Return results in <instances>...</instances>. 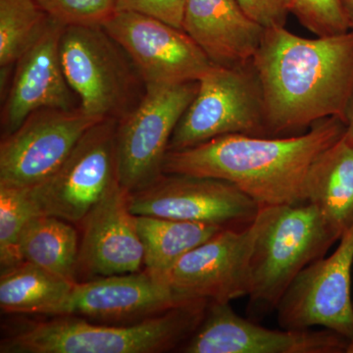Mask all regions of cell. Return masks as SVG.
I'll use <instances>...</instances> for the list:
<instances>
[{
  "mask_svg": "<svg viewBox=\"0 0 353 353\" xmlns=\"http://www.w3.org/2000/svg\"><path fill=\"white\" fill-rule=\"evenodd\" d=\"M134 215L243 229L256 219L260 208L236 185L219 180L167 174L130 194Z\"/></svg>",
  "mask_w": 353,
  "mask_h": 353,
  "instance_id": "8fae6325",
  "label": "cell"
},
{
  "mask_svg": "<svg viewBox=\"0 0 353 353\" xmlns=\"http://www.w3.org/2000/svg\"><path fill=\"white\" fill-rule=\"evenodd\" d=\"M347 353H353V338L348 341Z\"/></svg>",
  "mask_w": 353,
  "mask_h": 353,
  "instance_id": "4dcf8cb0",
  "label": "cell"
},
{
  "mask_svg": "<svg viewBox=\"0 0 353 353\" xmlns=\"http://www.w3.org/2000/svg\"><path fill=\"white\" fill-rule=\"evenodd\" d=\"M134 222L143 243V267L154 273L168 270L185 253L226 229L154 216L134 215Z\"/></svg>",
  "mask_w": 353,
  "mask_h": 353,
  "instance_id": "7402d4cb",
  "label": "cell"
},
{
  "mask_svg": "<svg viewBox=\"0 0 353 353\" xmlns=\"http://www.w3.org/2000/svg\"><path fill=\"white\" fill-rule=\"evenodd\" d=\"M51 20L67 26H102L116 12V0H37Z\"/></svg>",
  "mask_w": 353,
  "mask_h": 353,
  "instance_id": "484cf974",
  "label": "cell"
},
{
  "mask_svg": "<svg viewBox=\"0 0 353 353\" xmlns=\"http://www.w3.org/2000/svg\"><path fill=\"white\" fill-rule=\"evenodd\" d=\"M102 26L127 53L145 85L199 81L212 65L187 32L163 21L116 11Z\"/></svg>",
  "mask_w": 353,
  "mask_h": 353,
  "instance_id": "4fadbf2b",
  "label": "cell"
},
{
  "mask_svg": "<svg viewBox=\"0 0 353 353\" xmlns=\"http://www.w3.org/2000/svg\"><path fill=\"white\" fill-rule=\"evenodd\" d=\"M263 222L250 261L248 308L276 310L294 279L340 241L310 202L261 208Z\"/></svg>",
  "mask_w": 353,
  "mask_h": 353,
  "instance_id": "277c9868",
  "label": "cell"
},
{
  "mask_svg": "<svg viewBox=\"0 0 353 353\" xmlns=\"http://www.w3.org/2000/svg\"><path fill=\"white\" fill-rule=\"evenodd\" d=\"M348 339L328 329L272 330L245 319L230 303H209L183 353H347Z\"/></svg>",
  "mask_w": 353,
  "mask_h": 353,
  "instance_id": "5bb4252c",
  "label": "cell"
},
{
  "mask_svg": "<svg viewBox=\"0 0 353 353\" xmlns=\"http://www.w3.org/2000/svg\"><path fill=\"white\" fill-rule=\"evenodd\" d=\"M63 29L64 26L50 18L41 36L16 62L12 82L1 110L2 137L17 130L26 118L39 109L72 110L80 108L60 59Z\"/></svg>",
  "mask_w": 353,
  "mask_h": 353,
  "instance_id": "9a60e30c",
  "label": "cell"
},
{
  "mask_svg": "<svg viewBox=\"0 0 353 353\" xmlns=\"http://www.w3.org/2000/svg\"><path fill=\"white\" fill-rule=\"evenodd\" d=\"M353 223L336 250L299 273L279 303L281 328L322 327L353 338Z\"/></svg>",
  "mask_w": 353,
  "mask_h": 353,
  "instance_id": "30bf717a",
  "label": "cell"
},
{
  "mask_svg": "<svg viewBox=\"0 0 353 353\" xmlns=\"http://www.w3.org/2000/svg\"><path fill=\"white\" fill-rule=\"evenodd\" d=\"M199 90V81L148 83L143 99L118 121L120 185L131 194L162 174L172 134Z\"/></svg>",
  "mask_w": 353,
  "mask_h": 353,
  "instance_id": "52a82bcc",
  "label": "cell"
},
{
  "mask_svg": "<svg viewBox=\"0 0 353 353\" xmlns=\"http://www.w3.org/2000/svg\"><path fill=\"white\" fill-rule=\"evenodd\" d=\"M345 132V123L331 117L299 136L225 134L192 148L169 150L162 173L227 181L260 208L301 203L311 165Z\"/></svg>",
  "mask_w": 353,
  "mask_h": 353,
  "instance_id": "7a4b0ae2",
  "label": "cell"
},
{
  "mask_svg": "<svg viewBox=\"0 0 353 353\" xmlns=\"http://www.w3.org/2000/svg\"><path fill=\"white\" fill-rule=\"evenodd\" d=\"M50 17L37 0H0V68L7 72L41 36Z\"/></svg>",
  "mask_w": 353,
  "mask_h": 353,
  "instance_id": "603a6c76",
  "label": "cell"
},
{
  "mask_svg": "<svg viewBox=\"0 0 353 353\" xmlns=\"http://www.w3.org/2000/svg\"><path fill=\"white\" fill-rule=\"evenodd\" d=\"M248 17L268 28L285 27L290 14L289 0H236Z\"/></svg>",
  "mask_w": 353,
  "mask_h": 353,
  "instance_id": "83f0119b",
  "label": "cell"
},
{
  "mask_svg": "<svg viewBox=\"0 0 353 353\" xmlns=\"http://www.w3.org/2000/svg\"><path fill=\"white\" fill-rule=\"evenodd\" d=\"M290 13L317 37L350 32L341 0H289Z\"/></svg>",
  "mask_w": 353,
  "mask_h": 353,
  "instance_id": "d4e9b609",
  "label": "cell"
},
{
  "mask_svg": "<svg viewBox=\"0 0 353 353\" xmlns=\"http://www.w3.org/2000/svg\"><path fill=\"white\" fill-rule=\"evenodd\" d=\"M187 0H116V11L150 16L183 30Z\"/></svg>",
  "mask_w": 353,
  "mask_h": 353,
  "instance_id": "4316f807",
  "label": "cell"
},
{
  "mask_svg": "<svg viewBox=\"0 0 353 353\" xmlns=\"http://www.w3.org/2000/svg\"><path fill=\"white\" fill-rule=\"evenodd\" d=\"M80 239L72 223L55 216L38 214L28 223L20 241L23 261L77 283Z\"/></svg>",
  "mask_w": 353,
  "mask_h": 353,
  "instance_id": "44dd1931",
  "label": "cell"
},
{
  "mask_svg": "<svg viewBox=\"0 0 353 353\" xmlns=\"http://www.w3.org/2000/svg\"><path fill=\"white\" fill-rule=\"evenodd\" d=\"M41 214L31 189L0 183V266L1 271L23 261L20 241L28 223Z\"/></svg>",
  "mask_w": 353,
  "mask_h": 353,
  "instance_id": "cb8c5ba5",
  "label": "cell"
},
{
  "mask_svg": "<svg viewBox=\"0 0 353 353\" xmlns=\"http://www.w3.org/2000/svg\"><path fill=\"white\" fill-rule=\"evenodd\" d=\"M345 134L353 143V97L347 110V121H345Z\"/></svg>",
  "mask_w": 353,
  "mask_h": 353,
  "instance_id": "f546056e",
  "label": "cell"
},
{
  "mask_svg": "<svg viewBox=\"0 0 353 353\" xmlns=\"http://www.w3.org/2000/svg\"><path fill=\"white\" fill-rule=\"evenodd\" d=\"M117 125L115 119L97 123L53 175L30 188L41 214L81 224L113 185L120 183Z\"/></svg>",
  "mask_w": 353,
  "mask_h": 353,
  "instance_id": "ba28073f",
  "label": "cell"
},
{
  "mask_svg": "<svg viewBox=\"0 0 353 353\" xmlns=\"http://www.w3.org/2000/svg\"><path fill=\"white\" fill-rule=\"evenodd\" d=\"M59 52L64 75L88 115L119 121L143 99V78L103 26L64 27Z\"/></svg>",
  "mask_w": 353,
  "mask_h": 353,
  "instance_id": "5b68a950",
  "label": "cell"
},
{
  "mask_svg": "<svg viewBox=\"0 0 353 353\" xmlns=\"http://www.w3.org/2000/svg\"><path fill=\"white\" fill-rule=\"evenodd\" d=\"M304 201L319 210L341 238L353 223V143L343 134L309 168Z\"/></svg>",
  "mask_w": 353,
  "mask_h": 353,
  "instance_id": "d6986e66",
  "label": "cell"
},
{
  "mask_svg": "<svg viewBox=\"0 0 353 353\" xmlns=\"http://www.w3.org/2000/svg\"><path fill=\"white\" fill-rule=\"evenodd\" d=\"M209 301L174 306L134 324H94L73 315L44 316L11 325L1 353H162L180 350L199 328Z\"/></svg>",
  "mask_w": 353,
  "mask_h": 353,
  "instance_id": "3957f363",
  "label": "cell"
},
{
  "mask_svg": "<svg viewBox=\"0 0 353 353\" xmlns=\"http://www.w3.org/2000/svg\"><path fill=\"white\" fill-rule=\"evenodd\" d=\"M178 304L168 285L145 269L77 282L51 316H79L90 321H139Z\"/></svg>",
  "mask_w": 353,
  "mask_h": 353,
  "instance_id": "e0dca14e",
  "label": "cell"
},
{
  "mask_svg": "<svg viewBox=\"0 0 353 353\" xmlns=\"http://www.w3.org/2000/svg\"><path fill=\"white\" fill-rule=\"evenodd\" d=\"M101 121L81 108L34 111L17 130L2 137L0 183L32 188L48 180L85 132Z\"/></svg>",
  "mask_w": 353,
  "mask_h": 353,
  "instance_id": "7c38bea8",
  "label": "cell"
},
{
  "mask_svg": "<svg viewBox=\"0 0 353 353\" xmlns=\"http://www.w3.org/2000/svg\"><path fill=\"white\" fill-rule=\"evenodd\" d=\"M183 30L218 66L246 65L265 28L248 17L236 0H187Z\"/></svg>",
  "mask_w": 353,
  "mask_h": 353,
  "instance_id": "ac0fdd59",
  "label": "cell"
},
{
  "mask_svg": "<svg viewBox=\"0 0 353 353\" xmlns=\"http://www.w3.org/2000/svg\"><path fill=\"white\" fill-rule=\"evenodd\" d=\"M262 222L260 208L250 226L222 230L185 253L168 270L155 274L168 285L179 303H230L248 296L250 261Z\"/></svg>",
  "mask_w": 353,
  "mask_h": 353,
  "instance_id": "9c48e42d",
  "label": "cell"
},
{
  "mask_svg": "<svg viewBox=\"0 0 353 353\" xmlns=\"http://www.w3.org/2000/svg\"><path fill=\"white\" fill-rule=\"evenodd\" d=\"M341 3L347 17L350 32H353V0H341Z\"/></svg>",
  "mask_w": 353,
  "mask_h": 353,
  "instance_id": "f1b7e54d",
  "label": "cell"
},
{
  "mask_svg": "<svg viewBox=\"0 0 353 353\" xmlns=\"http://www.w3.org/2000/svg\"><path fill=\"white\" fill-rule=\"evenodd\" d=\"M80 225L77 280L141 271L145 257L143 243L130 209V192L120 183L113 185Z\"/></svg>",
  "mask_w": 353,
  "mask_h": 353,
  "instance_id": "2e32d148",
  "label": "cell"
},
{
  "mask_svg": "<svg viewBox=\"0 0 353 353\" xmlns=\"http://www.w3.org/2000/svg\"><path fill=\"white\" fill-rule=\"evenodd\" d=\"M252 65L268 137L292 134L327 118L347 121L353 97V32L306 39L285 27L268 28Z\"/></svg>",
  "mask_w": 353,
  "mask_h": 353,
  "instance_id": "6da1fadb",
  "label": "cell"
},
{
  "mask_svg": "<svg viewBox=\"0 0 353 353\" xmlns=\"http://www.w3.org/2000/svg\"><path fill=\"white\" fill-rule=\"evenodd\" d=\"M232 134L268 137L263 94L252 61L236 67L211 65L172 134L168 152Z\"/></svg>",
  "mask_w": 353,
  "mask_h": 353,
  "instance_id": "8992f818",
  "label": "cell"
},
{
  "mask_svg": "<svg viewBox=\"0 0 353 353\" xmlns=\"http://www.w3.org/2000/svg\"><path fill=\"white\" fill-rule=\"evenodd\" d=\"M74 284L22 261L1 271L0 308L6 314L51 316L64 303Z\"/></svg>",
  "mask_w": 353,
  "mask_h": 353,
  "instance_id": "ffe728a7",
  "label": "cell"
}]
</instances>
